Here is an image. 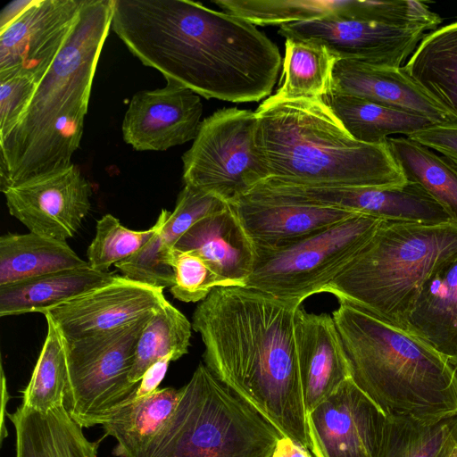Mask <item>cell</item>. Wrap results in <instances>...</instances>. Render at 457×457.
Instances as JSON below:
<instances>
[{
  "instance_id": "obj_40",
  "label": "cell",
  "mask_w": 457,
  "mask_h": 457,
  "mask_svg": "<svg viewBox=\"0 0 457 457\" xmlns=\"http://www.w3.org/2000/svg\"><path fill=\"white\" fill-rule=\"evenodd\" d=\"M173 361H175L174 356L169 354L148 368L128 401L146 396L156 391L165 377L170 362Z\"/></svg>"
},
{
  "instance_id": "obj_34",
  "label": "cell",
  "mask_w": 457,
  "mask_h": 457,
  "mask_svg": "<svg viewBox=\"0 0 457 457\" xmlns=\"http://www.w3.org/2000/svg\"><path fill=\"white\" fill-rule=\"evenodd\" d=\"M47 331L30 380L22 391V405L46 412L65 405L68 387L65 343L58 328L46 316Z\"/></svg>"
},
{
  "instance_id": "obj_36",
  "label": "cell",
  "mask_w": 457,
  "mask_h": 457,
  "mask_svg": "<svg viewBox=\"0 0 457 457\" xmlns=\"http://www.w3.org/2000/svg\"><path fill=\"white\" fill-rule=\"evenodd\" d=\"M229 206L222 199L185 185L179 192L176 206L169 212L160 230L164 246L172 250L179 239L196 222Z\"/></svg>"
},
{
  "instance_id": "obj_27",
  "label": "cell",
  "mask_w": 457,
  "mask_h": 457,
  "mask_svg": "<svg viewBox=\"0 0 457 457\" xmlns=\"http://www.w3.org/2000/svg\"><path fill=\"white\" fill-rule=\"evenodd\" d=\"M88 266L67 242L32 232L0 237V286Z\"/></svg>"
},
{
  "instance_id": "obj_3",
  "label": "cell",
  "mask_w": 457,
  "mask_h": 457,
  "mask_svg": "<svg viewBox=\"0 0 457 457\" xmlns=\"http://www.w3.org/2000/svg\"><path fill=\"white\" fill-rule=\"evenodd\" d=\"M113 0H86L19 124L0 141V189L71 166L79 148Z\"/></svg>"
},
{
  "instance_id": "obj_15",
  "label": "cell",
  "mask_w": 457,
  "mask_h": 457,
  "mask_svg": "<svg viewBox=\"0 0 457 457\" xmlns=\"http://www.w3.org/2000/svg\"><path fill=\"white\" fill-rule=\"evenodd\" d=\"M278 33L286 38L324 45L337 60L399 68L413 54L425 35L421 29H403L335 15L285 24Z\"/></svg>"
},
{
  "instance_id": "obj_35",
  "label": "cell",
  "mask_w": 457,
  "mask_h": 457,
  "mask_svg": "<svg viewBox=\"0 0 457 457\" xmlns=\"http://www.w3.org/2000/svg\"><path fill=\"white\" fill-rule=\"evenodd\" d=\"M169 211L162 209L156 222L145 230L125 228L112 214L97 220L96 235L87 250L90 268L106 272L112 265L125 261L138 252L165 221Z\"/></svg>"
},
{
  "instance_id": "obj_26",
  "label": "cell",
  "mask_w": 457,
  "mask_h": 457,
  "mask_svg": "<svg viewBox=\"0 0 457 457\" xmlns=\"http://www.w3.org/2000/svg\"><path fill=\"white\" fill-rule=\"evenodd\" d=\"M403 68L457 119V21L426 35Z\"/></svg>"
},
{
  "instance_id": "obj_25",
  "label": "cell",
  "mask_w": 457,
  "mask_h": 457,
  "mask_svg": "<svg viewBox=\"0 0 457 457\" xmlns=\"http://www.w3.org/2000/svg\"><path fill=\"white\" fill-rule=\"evenodd\" d=\"M181 395V388H158L117 407L102 424L105 435L117 442L112 453L117 457H144L171 418Z\"/></svg>"
},
{
  "instance_id": "obj_23",
  "label": "cell",
  "mask_w": 457,
  "mask_h": 457,
  "mask_svg": "<svg viewBox=\"0 0 457 457\" xmlns=\"http://www.w3.org/2000/svg\"><path fill=\"white\" fill-rule=\"evenodd\" d=\"M405 330L449 359L457 355V254L425 282L407 317Z\"/></svg>"
},
{
  "instance_id": "obj_22",
  "label": "cell",
  "mask_w": 457,
  "mask_h": 457,
  "mask_svg": "<svg viewBox=\"0 0 457 457\" xmlns=\"http://www.w3.org/2000/svg\"><path fill=\"white\" fill-rule=\"evenodd\" d=\"M16 433L15 457H96L98 441H89L65 405L41 412L21 404L8 413Z\"/></svg>"
},
{
  "instance_id": "obj_19",
  "label": "cell",
  "mask_w": 457,
  "mask_h": 457,
  "mask_svg": "<svg viewBox=\"0 0 457 457\" xmlns=\"http://www.w3.org/2000/svg\"><path fill=\"white\" fill-rule=\"evenodd\" d=\"M331 92L423 116L436 126H457V119L434 101L403 67L337 60L332 74Z\"/></svg>"
},
{
  "instance_id": "obj_39",
  "label": "cell",
  "mask_w": 457,
  "mask_h": 457,
  "mask_svg": "<svg viewBox=\"0 0 457 457\" xmlns=\"http://www.w3.org/2000/svg\"><path fill=\"white\" fill-rule=\"evenodd\" d=\"M408 137L444 154L457 163V126H434Z\"/></svg>"
},
{
  "instance_id": "obj_45",
  "label": "cell",
  "mask_w": 457,
  "mask_h": 457,
  "mask_svg": "<svg viewBox=\"0 0 457 457\" xmlns=\"http://www.w3.org/2000/svg\"><path fill=\"white\" fill-rule=\"evenodd\" d=\"M449 457H457V445L453 449Z\"/></svg>"
},
{
  "instance_id": "obj_2",
  "label": "cell",
  "mask_w": 457,
  "mask_h": 457,
  "mask_svg": "<svg viewBox=\"0 0 457 457\" xmlns=\"http://www.w3.org/2000/svg\"><path fill=\"white\" fill-rule=\"evenodd\" d=\"M300 304L242 286L215 287L192 328L212 374L283 436L310 449L295 318Z\"/></svg>"
},
{
  "instance_id": "obj_32",
  "label": "cell",
  "mask_w": 457,
  "mask_h": 457,
  "mask_svg": "<svg viewBox=\"0 0 457 457\" xmlns=\"http://www.w3.org/2000/svg\"><path fill=\"white\" fill-rule=\"evenodd\" d=\"M355 0H215L223 12L253 25H285L335 15L349 19Z\"/></svg>"
},
{
  "instance_id": "obj_42",
  "label": "cell",
  "mask_w": 457,
  "mask_h": 457,
  "mask_svg": "<svg viewBox=\"0 0 457 457\" xmlns=\"http://www.w3.org/2000/svg\"><path fill=\"white\" fill-rule=\"evenodd\" d=\"M33 0H15L7 4L0 13V29L16 19Z\"/></svg>"
},
{
  "instance_id": "obj_17",
  "label": "cell",
  "mask_w": 457,
  "mask_h": 457,
  "mask_svg": "<svg viewBox=\"0 0 457 457\" xmlns=\"http://www.w3.org/2000/svg\"><path fill=\"white\" fill-rule=\"evenodd\" d=\"M202 114L200 96L167 82L132 96L121 125L123 139L137 151H165L194 140Z\"/></svg>"
},
{
  "instance_id": "obj_21",
  "label": "cell",
  "mask_w": 457,
  "mask_h": 457,
  "mask_svg": "<svg viewBox=\"0 0 457 457\" xmlns=\"http://www.w3.org/2000/svg\"><path fill=\"white\" fill-rule=\"evenodd\" d=\"M173 249L203 258L220 281V287L243 286L251 274L255 248L229 205L192 226Z\"/></svg>"
},
{
  "instance_id": "obj_6",
  "label": "cell",
  "mask_w": 457,
  "mask_h": 457,
  "mask_svg": "<svg viewBox=\"0 0 457 457\" xmlns=\"http://www.w3.org/2000/svg\"><path fill=\"white\" fill-rule=\"evenodd\" d=\"M456 254L457 223L453 221L382 220L323 293L405 329L425 282Z\"/></svg>"
},
{
  "instance_id": "obj_10",
  "label": "cell",
  "mask_w": 457,
  "mask_h": 457,
  "mask_svg": "<svg viewBox=\"0 0 457 457\" xmlns=\"http://www.w3.org/2000/svg\"><path fill=\"white\" fill-rule=\"evenodd\" d=\"M153 314L86 338L64 340L65 406L82 428L102 425L137 389L138 383H131L129 374L137 344Z\"/></svg>"
},
{
  "instance_id": "obj_41",
  "label": "cell",
  "mask_w": 457,
  "mask_h": 457,
  "mask_svg": "<svg viewBox=\"0 0 457 457\" xmlns=\"http://www.w3.org/2000/svg\"><path fill=\"white\" fill-rule=\"evenodd\" d=\"M271 457H312L308 448L293 438L282 436L277 442Z\"/></svg>"
},
{
  "instance_id": "obj_16",
  "label": "cell",
  "mask_w": 457,
  "mask_h": 457,
  "mask_svg": "<svg viewBox=\"0 0 457 457\" xmlns=\"http://www.w3.org/2000/svg\"><path fill=\"white\" fill-rule=\"evenodd\" d=\"M162 288L123 276L46 311L66 342L86 338L154 313L166 302Z\"/></svg>"
},
{
  "instance_id": "obj_43",
  "label": "cell",
  "mask_w": 457,
  "mask_h": 457,
  "mask_svg": "<svg viewBox=\"0 0 457 457\" xmlns=\"http://www.w3.org/2000/svg\"><path fill=\"white\" fill-rule=\"evenodd\" d=\"M1 379H2V412H1V417H2V433H1V436L3 435V431H4V402H8V391H7V386H6V379H5V376H4V369H3V366H1Z\"/></svg>"
},
{
  "instance_id": "obj_12",
  "label": "cell",
  "mask_w": 457,
  "mask_h": 457,
  "mask_svg": "<svg viewBox=\"0 0 457 457\" xmlns=\"http://www.w3.org/2000/svg\"><path fill=\"white\" fill-rule=\"evenodd\" d=\"M2 192L10 214L29 232L63 242L77 233L91 208V186L74 164Z\"/></svg>"
},
{
  "instance_id": "obj_4",
  "label": "cell",
  "mask_w": 457,
  "mask_h": 457,
  "mask_svg": "<svg viewBox=\"0 0 457 457\" xmlns=\"http://www.w3.org/2000/svg\"><path fill=\"white\" fill-rule=\"evenodd\" d=\"M255 114V142L269 179L326 187H398L407 182L387 143L354 139L322 98L272 96Z\"/></svg>"
},
{
  "instance_id": "obj_38",
  "label": "cell",
  "mask_w": 457,
  "mask_h": 457,
  "mask_svg": "<svg viewBox=\"0 0 457 457\" xmlns=\"http://www.w3.org/2000/svg\"><path fill=\"white\" fill-rule=\"evenodd\" d=\"M37 84L35 78L21 72L0 79V141L19 124Z\"/></svg>"
},
{
  "instance_id": "obj_31",
  "label": "cell",
  "mask_w": 457,
  "mask_h": 457,
  "mask_svg": "<svg viewBox=\"0 0 457 457\" xmlns=\"http://www.w3.org/2000/svg\"><path fill=\"white\" fill-rule=\"evenodd\" d=\"M337 61L320 43L286 38L284 81L273 96L280 99L323 98L331 92Z\"/></svg>"
},
{
  "instance_id": "obj_14",
  "label": "cell",
  "mask_w": 457,
  "mask_h": 457,
  "mask_svg": "<svg viewBox=\"0 0 457 457\" xmlns=\"http://www.w3.org/2000/svg\"><path fill=\"white\" fill-rule=\"evenodd\" d=\"M86 0H33L0 29V79L26 73L38 83L63 46Z\"/></svg>"
},
{
  "instance_id": "obj_20",
  "label": "cell",
  "mask_w": 457,
  "mask_h": 457,
  "mask_svg": "<svg viewBox=\"0 0 457 457\" xmlns=\"http://www.w3.org/2000/svg\"><path fill=\"white\" fill-rule=\"evenodd\" d=\"M295 329L307 414L353 373L332 315L309 313L298 307Z\"/></svg>"
},
{
  "instance_id": "obj_13",
  "label": "cell",
  "mask_w": 457,
  "mask_h": 457,
  "mask_svg": "<svg viewBox=\"0 0 457 457\" xmlns=\"http://www.w3.org/2000/svg\"><path fill=\"white\" fill-rule=\"evenodd\" d=\"M271 190L283 201L337 208L382 220L453 221L421 186L410 181L398 187H326L275 181Z\"/></svg>"
},
{
  "instance_id": "obj_7",
  "label": "cell",
  "mask_w": 457,
  "mask_h": 457,
  "mask_svg": "<svg viewBox=\"0 0 457 457\" xmlns=\"http://www.w3.org/2000/svg\"><path fill=\"white\" fill-rule=\"evenodd\" d=\"M144 457H271L281 433L199 363Z\"/></svg>"
},
{
  "instance_id": "obj_29",
  "label": "cell",
  "mask_w": 457,
  "mask_h": 457,
  "mask_svg": "<svg viewBox=\"0 0 457 457\" xmlns=\"http://www.w3.org/2000/svg\"><path fill=\"white\" fill-rule=\"evenodd\" d=\"M386 143L406 181L421 186L457 223V163L408 137Z\"/></svg>"
},
{
  "instance_id": "obj_5",
  "label": "cell",
  "mask_w": 457,
  "mask_h": 457,
  "mask_svg": "<svg viewBox=\"0 0 457 457\" xmlns=\"http://www.w3.org/2000/svg\"><path fill=\"white\" fill-rule=\"evenodd\" d=\"M353 378L387 415H457V371L414 334L346 303L333 312Z\"/></svg>"
},
{
  "instance_id": "obj_44",
  "label": "cell",
  "mask_w": 457,
  "mask_h": 457,
  "mask_svg": "<svg viewBox=\"0 0 457 457\" xmlns=\"http://www.w3.org/2000/svg\"><path fill=\"white\" fill-rule=\"evenodd\" d=\"M449 360H450V362L453 364V366L454 367V369L457 371V355Z\"/></svg>"
},
{
  "instance_id": "obj_9",
  "label": "cell",
  "mask_w": 457,
  "mask_h": 457,
  "mask_svg": "<svg viewBox=\"0 0 457 457\" xmlns=\"http://www.w3.org/2000/svg\"><path fill=\"white\" fill-rule=\"evenodd\" d=\"M255 112L236 107L205 118L182 155L185 185L232 204L270 178L256 145Z\"/></svg>"
},
{
  "instance_id": "obj_1",
  "label": "cell",
  "mask_w": 457,
  "mask_h": 457,
  "mask_svg": "<svg viewBox=\"0 0 457 457\" xmlns=\"http://www.w3.org/2000/svg\"><path fill=\"white\" fill-rule=\"evenodd\" d=\"M111 29L145 66L204 98L257 102L282 58L249 21L188 0H113Z\"/></svg>"
},
{
  "instance_id": "obj_18",
  "label": "cell",
  "mask_w": 457,
  "mask_h": 457,
  "mask_svg": "<svg viewBox=\"0 0 457 457\" xmlns=\"http://www.w3.org/2000/svg\"><path fill=\"white\" fill-rule=\"evenodd\" d=\"M229 205L255 247L285 245L356 214L337 208L286 202L257 190Z\"/></svg>"
},
{
  "instance_id": "obj_28",
  "label": "cell",
  "mask_w": 457,
  "mask_h": 457,
  "mask_svg": "<svg viewBox=\"0 0 457 457\" xmlns=\"http://www.w3.org/2000/svg\"><path fill=\"white\" fill-rule=\"evenodd\" d=\"M323 101L357 141L386 144L389 135L407 137L436 126L429 119L352 96L330 92Z\"/></svg>"
},
{
  "instance_id": "obj_33",
  "label": "cell",
  "mask_w": 457,
  "mask_h": 457,
  "mask_svg": "<svg viewBox=\"0 0 457 457\" xmlns=\"http://www.w3.org/2000/svg\"><path fill=\"white\" fill-rule=\"evenodd\" d=\"M192 323L166 301L151 317L137 344L129 380L137 384L145 372L162 358L175 361L188 353Z\"/></svg>"
},
{
  "instance_id": "obj_11",
  "label": "cell",
  "mask_w": 457,
  "mask_h": 457,
  "mask_svg": "<svg viewBox=\"0 0 457 457\" xmlns=\"http://www.w3.org/2000/svg\"><path fill=\"white\" fill-rule=\"evenodd\" d=\"M386 418L349 378L307 413L310 449L315 457H378Z\"/></svg>"
},
{
  "instance_id": "obj_37",
  "label": "cell",
  "mask_w": 457,
  "mask_h": 457,
  "mask_svg": "<svg viewBox=\"0 0 457 457\" xmlns=\"http://www.w3.org/2000/svg\"><path fill=\"white\" fill-rule=\"evenodd\" d=\"M175 282L170 291L174 298L185 303L203 301L220 281L212 267L200 256L173 249L170 260Z\"/></svg>"
},
{
  "instance_id": "obj_24",
  "label": "cell",
  "mask_w": 457,
  "mask_h": 457,
  "mask_svg": "<svg viewBox=\"0 0 457 457\" xmlns=\"http://www.w3.org/2000/svg\"><path fill=\"white\" fill-rule=\"evenodd\" d=\"M113 272L84 267L0 286V316L41 312L114 280Z\"/></svg>"
},
{
  "instance_id": "obj_30",
  "label": "cell",
  "mask_w": 457,
  "mask_h": 457,
  "mask_svg": "<svg viewBox=\"0 0 457 457\" xmlns=\"http://www.w3.org/2000/svg\"><path fill=\"white\" fill-rule=\"evenodd\" d=\"M457 445V415L425 421L389 414L378 457H449Z\"/></svg>"
},
{
  "instance_id": "obj_8",
  "label": "cell",
  "mask_w": 457,
  "mask_h": 457,
  "mask_svg": "<svg viewBox=\"0 0 457 457\" xmlns=\"http://www.w3.org/2000/svg\"><path fill=\"white\" fill-rule=\"evenodd\" d=\"M382 220L356 213L293 243L255 247L251 274L242 287L301 304L348 264L375 233Z\"/></svg>"
}]
</instances>
